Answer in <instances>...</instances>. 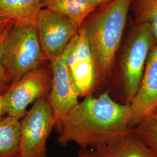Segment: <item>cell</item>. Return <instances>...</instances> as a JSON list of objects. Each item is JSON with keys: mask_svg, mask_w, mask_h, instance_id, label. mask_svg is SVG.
Instances as JSON below:
<instances>
[{"mask_svg": "<svg viewBox=\"0 0 157 157\" xmlns=\"http://www.w3.org/2000/svg\"><path fill=\"white\" fill-rule=\"evenodd\" d=\"M35 26L45 59L49 62L63 54L80 28L68 17L45 8L40 11Z\"/></svg>", "mask_w": 157, "mask_h": 157, "instance_id": "cell-7", "label": "cell"}, {"mask_svg": "<svg viewBox=\"0 0 157 157\" xmlns=\"http://www.w3.org/2000/svg\"><path fill=\"white\" fill-rule=\"evenodd\" d=\"M7 116V109L4 98V94L0 93V121Z\"/></svg>", "mask_w": 157, "mask_h": 157, "instance_id": "cell-18", "label": "cell"}, {"mask_svg": "<svg viewBox=\"0 0 157 157\" xmlns=\"http://www.w3.org/2000/svg\"><path fill=\"white\" fill-rule=\"evenodd\" d=\"M155 36L148 24L128 22L106 91L119 103L130 105L140 84Z\"/></svg>", "mask_w": 157, "mask_h": 157, "instance_id": "cell-3", "label": "cell"}, {"mask_svg": "<svg viewBox=\"0 0 157 157\" xmlns=\"http://www.w3.org/2000/svg\"><path fill=\"white\" fill-rule=\"evenodd\" d=\"M51 81L50 63H44L13 82L4 93L7 116L21 120L30 105L48 98Z\"/></svg>", "mask_w": 157, "mask_h": 157, "instance_id": "cell-5", "label": "cell"}, {"mask_svg": "<svg viewBox=\"0 0 157 157\" xmlns=\"http://www.w3.org/2000/svg\"><path fill=\"white\" fill-rule=\"evenodd\" d=\"M67 63L75 89L79 98L94 95L97 90L95 62L82 26H80L73 39Z\"/></svg>", "mask_w": 157, "mask_h": 157, "instance_id": "cell-9", "label": "cell"}, {"mask_svg": "<svg viewBox=\"0 0 157 157\" xmlns=\"http://www.w3.org/2000/svg\"><path fill=\"white\" fill-rule=\"evenodd\" d=\"M77 157H98L94 150L82 149Z\"/></svg>", "mask_w": 157, "mask_h": 157, "instance_id": "cell-19", "label": "cell"}, {"mask_svg": "<svg viewBox=\"0 0 157 157\" xmlns=\"http://www.w3.org/2000/svg\"><path fill=\"white\" fill-rule=\"evenodd\" d=\"M130 1L110 0L91 12L81 26L95 62L96 93L108 87L128 25Z\"/></svg>", "mask_w": 157, "mask_h": 157, "instance_id": "cell-2", "label": "cell"}, {"mask_svg": "<svg viewBox=\"0 0 157 157\" xmlns=\"http://www.w3.org/2000/svg\"><path fill=\"white\" fill-rule=\"evenodd\" d=\"M90 1H91L93 6H94L96 8H98V7L105 4L110 0H90Z\"/></svg>", "mask_w": 157, "mask_h": 157, "instance_id": "cell-20", "label": "cell"}, {"mask_svg": "<svg viewBox=\"0 0 157 157\" xmlns=\"http://www.w3.org/2000/svg\"><path fill=\"white\" fill-rule=\"evenodd\" d=\"M11 23L10 22L8 21L0 20V35L3 33V32L6 30L7 26Z\"/></svg>", "mask_w": 157, "mask_h": 157, "instance_id": "cell-21", "label": "cell"}, {"mask_svg": "<svg viewBox=\"0 0 157 157\" xmlns=\"http://www.w3.org/2000/svg\"><path fill=\"white\" fill-rule=\"evenodd\" d=\"M10 25L7 26V28L3 32V33L0 35V93L2 94H4L6 91L8 89V88L12 84L10 79L9 78L7 74L6 73V70L2 60V44Z\"/></svg>", "mask_w": 157, "mask_h": 157, "instance_id": "cell-17", "label": "cell"}, {"mask_svg": "<svg viewBox=\"0 0 157 157\" xmlns=\"http://www.w3.org/2000/svg\"><path fill=\"white\" fill-rule=\"evenodd\" d=\"M94 150L98 157H157L132 129L111 143Z\"/></svg>", "mask_w": 157, "mask_h": 157, "instance_id": "cell-11", "label": "cell"}, {"mask_svg": "<svg viewBox=\"0 0 157 157\" xmlns=\"http://www.w3.org/2000/svg\"><path fill=\"white\" fill-rule=\"evenodd\" d=\"M56 121L47 98L35 102L21 120L19 157H47V143Z\"/></svg>", "mask_w": 157, "mask_h": 157, "instance_id": "cell-6", "label": "cell"}, {"mask_svg": "<svg viewBox=\"0 0 157 157\" xmlns=\"http://www.w3.org/2000/svg\"><path fill=\"white\" fill-rule=\"evenodd\" d=\"M43 8L68 17L80 28L97 9L90 0H43Z\"/></svg>", "mask_w": 157, "mask_h": 157, "instance_id": "cell-13", "label": "cell"}, {"mask_svg": "<svg viewBox=\"0 0 157 157\" xmlns=\"http://www.w3.org/2000/svg\"><path fill=\"white\" fill-rule=\"evenodd\" d=\"M2 60L12 84L47 61L35 25H10L2 44Z\"/></svg>", "mask_w": 157, "mask_h": 157, "instance_id": "cell-4", "label": "cell"}, {"mask_svg": "<svg viewBox=\"0 0 157 157\" xmlns=\"http://www.w3.org/2000/svg\"><path fill=\"white\" fill-rule=\"evenodd\" d=\"M130 105L119 103L108 91L84 98L56 126L62 146L75 143L82 149L96 150L130 130Z\"/></svg>", "mask_w": 157, "mask_h": 157, "instance_id": "cell-1", "label": "cell"}, {"mask_svg": "<svg viewBox=\"0 0 157 157\" xmlns=\"http://www.w3.org/2000/svg\"><path fill=\"white\" fill-rule=\"evenodd\" d=\"M156 110H157V109H156Z\"/></svg>", "mask_w": 157, "mask_h": 157, "instance_id": "cell-22", "label": "cell"}, {"mask_svg": "<svg viewBox=\"0 0 157 157\" xmlns=\"http://www.w3.org/2000/svg\"><path fill=\"white\" fill-rule=\"evenodd\" d=\"M43 0H0V20L13 25H35Z\"/></svg>", "mask_w": 157, "mask_h": 157, "instance_id": "cell-12", "label": "cell"}, {"mask_svg": "<svg viewBox=\"0 0 157 157\" xmlns=\"http://www.w3.org/2000/svg\"><path fill=\"white\" fill-rule=\"evenodd\" d=\"M21 120L6 116L0 121V157H19Z\"/></svg>", "mask_w": 157, "mask_h": 157, "instance_id": "cell-14", "label": "cell"}, {"mask_svg": "<svg viewBox=\"0 0 157 157\" xmlns=\"http://www.w3.org/2000/svg\"><path fill=\"white\" fill-rule=\"evenodd\" d=\"M130 107L132 112L130 129L157 108V44L149 54L140 86Z\"/></svg>", "mask_w": 157, "mask_h": 157, "instance_id": "cell-10", "label": "cell"}, {"mask_svg": "<svg viewBox=\"0 0 157 157\" xmlns=\"http://www.w3.org/2000/svg\"><path fill=\"white\" fill-rule=\"evenodd\" d=\"M129 13L135 23L151 26L157 44V0H130Z\"/></svg>", "mask_w": 157, "mask_h": 157, "instance_id": "cell-15", "label": "cell"}, {"mask_svg": "<svg viewBox=\"0 0 157 157\" xmlns=\"http://www.w3.org/2000/svg\"><path fill=\"white\" fill-rule=\"evenodd\" d=\"M144 141L157 157V111L147 117L135 128L131 129Z\"/></svg>", "mask_w": 157, "mask_h": 157, "instance_id": "cell-16", "label": "cell"}, {"mask_svg": "<svg viewBox=\"0 0 157 157\" xmlns=\"http://www.w3.org/2000/svg\"><path fill=\"white\" fill-rule=\"evenodd\" d=\"M72 41L73 40L62 54L50 62L51 81L47 99L54 116L56 127L80 102L67 63Z\"/></svg>", "mask_w": 157, "mask_h": 157, "instance_id": "cell-8", "label": "cell"}]
</instances>
